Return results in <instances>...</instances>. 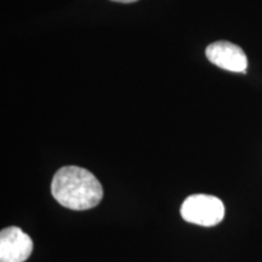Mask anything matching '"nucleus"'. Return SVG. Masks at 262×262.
Listing matches in <instances>:
<instances>
[{"label":"nucleus","mask_w":262,"mask_h":262,"mask_svg":"<svg viewBox=\"0 0 262 262\" xmlns=\"http://www.w3.org/2000/svg\"><path fill=\"white\" fill-rule=\"evenodd\" d=\"M181 216L189 224L211 227L224 220L225 205L214 195L193 194L182 203Z\"/></svg>","instance_id":"2"},{"label":"nucleus","mask_w":262,"mask_h":262,"mask_svg":"<svg viewBox=\"0 0 262 262\" xmlns=\"http://www.w3.org/2000/svg\"><path fill=\"white\" fill-rule=\"evenodd\" d=\"M208 60L222 70L245 73L248 58L245 52L238 45L229 41H215L205 50Z\"/></svg>","instance_id":"4"},{"label":"nucleus","mask_w":262,"mask_h":262,"mask_svg":"<svg viewBox=\"0 0 262 262\" xmlns=\"http://www.w3.org/2000/svg\"><path fill=\"white\" fill-rule=\"evenodd\" d=\"M111 2L122 3V4H130V3H135V2H137V0H111Z\"/></svg>","instance_id":"5"},{"label":"nucleus","mask_w":262,"mask_h":262,"mask_svg":"<svg viewBox=\"0 0 262 262\" xmlns=\"http://www.w3.org/2000/svg\"><path fill=\"white\" fill-rule=\"evenodd\" d=\"M51 193L62 206L72 210H89L103 198L102 185L95 175L73 165L61 168L55 173Z\"/></svg>","instance_id":"1"},{"label":"nucleus","mask_w":262,"mask_h":262,"mask_svg":"<svg viewBox=\"0 0 262 262\" xmlns=\"http://www.w3.org/2000/svg\"><path fill=\"white\" fill-rule=\"evenodd\" d=\"M33 251V241L18 227L4 228L0 233V262H25Z\"/></svg>","instance_id":"3"}]
</instances>
